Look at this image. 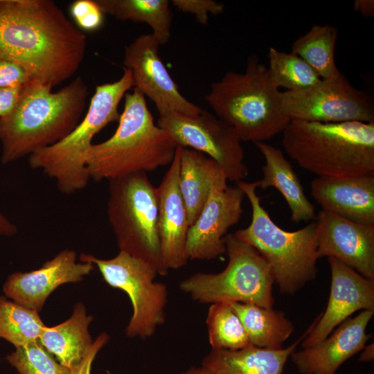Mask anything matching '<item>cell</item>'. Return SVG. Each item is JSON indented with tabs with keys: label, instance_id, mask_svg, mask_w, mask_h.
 <instances>
[{
	"label": "cell",
	"instance_id": "1",
	"mask_svg": "<svg viewBox=\"0 0 374 374\" xmlns=\"http://www.w3.org/2000/svg\"><path fill=\"white\" fill-rule=\"evenodd\" d=\"M84 35L51 0H0V58L51 88L71 78L86 53Z\"/></svg>",
	"mask_w": 374,
	"mask_h": 374
},
{
	"label": "cell",
	"instance_id": "20",
	"mask_svg": "<svg viewBox=\"0 0 374 374\" xmlns=\"http://www.w3.org/2000/svg\"><path fill=\"white\" fill-rule=\"evenodd\" d=\"M310 189L321 210L352 222L374 225V175L317 177Z\"/></svg>",
	"mask_w": 374,
	"mask_h": 374
},
{
	"label": "cell",
	"instance_id": "30",
	"mask_svg": "<svg viewBox=\"0 0 374 374\" xmlns=\"http://www.w3.org/2000/svg\"><path fill=\"white\" fill-rule=\"evenodd\" d=\"M268 59L269 77L279 89L301 90L317 85L322 80L305 61L292 52L287 53L270 47Z\"/></svg>",
	"mask_w": 374,
	"mask_h": 374
},
{
	"label": "cell",
	"instance_id": "13",
	"mask_svg": "<svg viewBox=\"0 0 374 374\" xmlns=\"http://www.w3.org/2000/svg\"><path fill=\"white\" fill-rule=\"evenodd\" d=\"M160 44L151 34H143L125 47L123 64L132 75L134 84L155 105L159 114L177 112L195 116L204 109L179 91L162 62Z\"/></svg>",
	"mask_w": 374,
	"mask_h": 374
},
{
	"label": "cell",
	"instance_id": "10",
	"mask_svg": "<svg viewBox=\"0 0 374 374\" xmlns=\"http://www.w3.org/2000/svg\"><path fill=\"white\" fill-rule=\"evenodd\" d=\"M80 260L96 265L109 285L129 296L132 315L125 330L128 337L149 338L165 323L168 289L154 280L158 274L148 263L121 251L110 259L82 253Z\"/></svg>",
	"mask_w": 374,
	"mask_h": 374
},
{
	"label": "cell",
	"instance_id": "38",
	"mask_svg": "<svg viewBox=\"0 0 374 374\" xmlns=\"http://www.w3.org/2000/svg\"><path fill=\"white\" fill-rule=\"evenodd\" d=\"M17 231V226L0 211V236H13Z\"/></svg>",
	"mask_w": 374,
	"mask_h": 374
},
{
	"label": "cell",
	"instance_id": "35",
	"mask_svg": "<svg viewBox=\"0 0 374 374\" xmlns=\"http://www.w3.org/2000/svg\"><path fill=\"white\" fill-rule=\"evenodd\" d=\"M109 339V336L106 332L100 334L82 362L71 369V374H91V365L96 355Z\"/></svg>",
	"mask_w": 374,
	"mask_h": 374
},
{
	"label": "cell",
	"instance_id": "40",
	"mask_svg": "<svg viewBox=\"0 0 374 374\" xmlns=\"http://www.w3.org/2000/svg\"><path fill=\"white\" fill-rule=\"evenodd\" d=\"M181 374H217L211 370L201 366L199 367L193 366L183 372Z\"/></svg>",
	"mask_w": 374,
	"mask_h": 374
},
{
	"label": "cell",
	"instance_id": "19",
	"mask_svg": "<svg viewBox=\"0 0 374 374\" xmlns=\"http://www.w3.org/2000/svg\"><path fill=\"white\" fill-rule=\"evenodd\" d=\"M181 146L164 175L158 193V229L163 262L169 269L186 265V242L189 229L186 208L179 186Z\"/></svg>",
	"mask_w": 374,
	"mask_h": 374
},
{
	"label": "cell",
	"instance_id": "26",
	"mask_svg": "<svg viewBox=\"0 0 374 374\" xmlns=\"http://www.w3.org/2000/svg\"><path fill=\"white\" fill-rule=\"evenodd\" d=\"M105 14L121 21L143 22L152 30L160 45L171 35L172 12L168 0H96Z\"/></svg>",
	"mask_w": 374,
	"mask_h": 374
},
{
	"label": "cell",
	"instance_id": "29",
	"mask_svg": "<svg viewBox=\"0 0 374 374\" xmlns=\"http://www.w3.org/2000/svg\"><path fill=\"white\" fill-rule=\"evenodd\" d=\"M206 325L212 349L237 350L252 346L229 303H212L208 308Z\"/></svg>",
	"mask_w": 374,
	"mask_h": 374
},
{
	"label": "cell",
	"instance_id": "6",
	"mask_svg": "<svg viewBox=\"0 0 374 374\" xmlns=\"http://www.w3.org/2000/svg\"><path fill=\"white\" fill-rule=\"evenodd\" d=\"M134 87L132 73L125 68L118 80L96 86L78 125L59 142L30 155V167L53 179L62 194L72 195L87 187L90 177L86 157L92 140L109 123L119 121V103Z\"/></svg>",
	"mask_w": 374,
	"mask_h": 374
},
{
	"label": "cell",
	"instance_id": "5",
	"mask_svg": "<svg viewBox=\"0 0 374 374\" xmlns=\"http://www.w3.org/2000/svg\"><path fill=\"white\" fill-rule=\"evenodd\" d=\"M281 94L268 68L253 55L244 72L228 71L212 83L205 100L241 141L255 143L283 132L290 122L281 109Z\"/></svg>",
	"mask_w": 374,
	"mask_h": 374
},
{
	"label": "cell",
	"instance_id": "16",
	"mask_svg": "<svg viewBox=\"0 0 374 374\" xmlns=\"http://www.w3.org/2000/svg\"><path fill=\"white\" fill-rule=\"evenodd\" d=\"M319 258H335L374 280V225L321 210L316 217Z\"/></svg>",
	"mask_w": 374,
	"mask_h": 374
},
{
	"label": "cell",
	"instance_id": "23",
	"mask_svg": "<svg viewBox=\"0 0 374 374\" xmlns=\"http://www.w3.org/2000/svg\"><path fill=\"white\" fill-rule=\"evenodd\" d=\"M92 317L81 303L74 306L69 319L53 326H45L39 337L42 345L62 365L71 369L79 364L93 341L89 332Z\"/></svg>",
	"mask_w": 374,
	"mask_h": 374
},
{
	"label": "cell",
	"instance_id": "31",
	"mask_svg": "<svg viewBox=\"0 0 374 374\" xmlns=\"http://www.w3.org/2000/svg\"><path fill=\"white\" fill-rule=\"evenodd\" d=\"M6 359L19 374H71V369L59 363L39 339L15 348Z\"/></svg>",
	"mask_w": 374,
	"mask_h": 374
},
{
	"label": "cell",
	"instance_id": "14",
	"mask_svg": "<svg viewBox=\"0 0 374 374\" xmlns=\"http://www.w3.org/2000/svg\"><path fill=\"white\" fill-rule=\"evenodd\" d=\"M224 176L216 180L199 216L189 227L186 242L188 260H213L226 253L224 237L242 213L245 195L231 187Z\"/></svg>",
	"mask_w": 374,
	"mask_h": 374
},
{
	"label": "cell",
	"instance_id": "17",
	"mask_svg": "<svg viewBox=\"0 0 374 374\" xmlns=\"http://www.w3.org/2000/svg\"><path fill=\"white\" fill-rule=\"evenodd\" d=\"M93 269V264L78 262L76 253L65 249L37 269L11 274L3 285V291L8 299L39 312L56 288L81 281Z\"/></svg>",
	"mask_w": 374,
	"mask_h": 374
},
{
	"label": "cell",
	"instance_id": "4",
	"mask_svg": "<svg viewBox=\"0 0 374 374\" xmlns=\"http://www.w3.org/2000/svg\"><path fill=\"white\" fill-rule=\"evenodd\" d=\"M282 143L301 168L317 177L374 175V122L291 120Z\"/></svg>",
	"mask_w": 374,
	"mask_h": 374
},
{
	"label": "cell",
	"instance_id": "24",
	"mask_svg": "<svg viewBox=\"0 0 374 374\" xmlns=\"http://www.w3.org/2000/svg\"><path fill=\"white\" fill-rule=\"evenodd\" d=\"M224 176L223 170L213 159L181 147L179 186L190 226L201 213L213 183Z\"/></svg>",
	"mask_w": 374,
	"mask_h": 374
},
{
	"label": "cell",
	"instance_id": "15",
	"mask_svg": "<svg viewBox=\"0 0 374 374\" xmlns=\"http://www.w3.org/2000/svg\"><path fill=\"white\" fill-rule=\"evenodd\" d=\"M328 261L331 273L328 302L325 311L308 328L301 342L303 348L323 340L355 312L374 311V280L335 258H328Z\"/></svg>",
	"mask_w": 374,
	"mask_h": 374
},
{
	"label": "cell",
	"instance_id": "12",
	"mask_svg": "<svg viewBox=\"0 0 374 374\" xmlns=\"http://www.w3.org/2000/svg\"><path fill=\"white\" fill-rule=\"evenodd\" d=\"M157 125L168 132L178 146L213 159L228 181L238 183L248 175L242 141L235 130L215 115L205 110L195 116L168 112L159 114Z\"/></svg>",
	"mask_w": 374,
	"mask_h": 374
},
{
	"label": "cell",
	"instance_id": "8",
	"mask_svg": "<svg viewBox=\"0 0 374 374\" xmlns=\"http://www.w3.org/2000/svg\"><path fill=\"white\" fill-rule=\"evenodd\" d=\"M107 217L118 249L168 274L158 229V193L146 175L137 172L109 180Z\"/></svg>",
	"mask_w": 374,
	"mask_h": 374
},
{
	"label": "cell",
	"instance_id": "39",
	"mask_svg": "<svg viewBox=\"0 0 374 374\" xmlns=\"http://www.w3.org/2000/svg\"><path fill=\"white\" fill-rule=\"evenodd\" d=\"M362 350L363 352L359 357L360 362H370L373 359L374 349L373 343L368 346H365Z\"/></svg>",
	"mask_w": 374,
	"mask_h": 374
},
{
	"label": "cell",
	"instance_id": "2",
	"mask_svg": "<svg viewBox=\"0 0 374 374\" xmlns=\"http://www.w3.org/2000/svg\"><path fill=\"white\" fill-rule=\"evenodd\" d=\"M37 81L24 86L11 112L0 118L1 161L6 165L65 138L83 118L88 87L77 76L56 91Z\"/></svg>",
	"mask_w": 374,
	"mask_h": 374
},
{
	"label": "cell",
	"instance_id": "21",
	"mask_svg": "<svg viewBox=\"0 0 374 374\" xmlns=\"http://www.w3.org/2000/svg\"><path fill=\"white\" fill-rule=\"evenodd\" d=\"M255 144L265 159L262 178L255 181L257 188L277 189L291 211L293 222L316 220L314 206L306 197L299 178L281 150L265 142Z\"/></svg>",
	"mask_w": 374,
	"mask_h": 374
},
{
	"label": "cell",
	"instance_id": "18",
	"mask_svg": "<svg viewBox=\"0 0 374 374\" xmlns=\"http://www.w3.org/2000/svg\"><path fill=\"white\" fill-rule=\"evenodd\" d=\"M374 311L362 310L337 326L318 344L295 350L290 358L301 374H335L347 359L362 351L370 339L367 326Z\"/></svg>",
	"mask_w": 374,
	"mask_h": 374
},
{
	"label": "cell",
	"instance_id": "37",
	"mask_svg": "<svg viewBox=\"0 0 374 374\" xmlns=\"http://www.w3.org/2000/svg\"><path fill=\"white\" fill-rule=\"evenodd\" d=\"M353 8L364 17H373L374 16L373 0H355Z\"/></svg>",
	"mask_w": 374,
	"mask_h": 374
},
{
	"label": "cell",
	"instance_id": "22",
	"mask_svg": "<svg viewBox=\"0 0 374 374\" xmlns=\"http://www.w3.org/2000/svg\"><path fill=\"white\" fill-rule=\"evenodd\" d=\"M308 332V328L290 346L279 350L254 346L237 350L211 349L202 366L217 374H283L287 361Z\"/></svg>",
	"mask_w": 374,
	"mask_h": 374
},
{
	"label": "cell",
	"instance_id": "3",
	"mask_svg": "<svg viewBox=\"0 0 374 374\" xmlns=\"http://www.w3.org/2000/svg\"><path fill=\"white\" fill-rule=\"evenodd\" d=\"M124 98L114 134L105 141L93 143L87 151V168L95 181L154 171L170 165L174 159L178 145L154 123L144 95L134 87Z\"/></svg>",
	"mask_w": 374,
	"mask_h": 374
},
{
	"label": "cell",
	"instance_id": "36",
	"mask_svg": "<svg viewBox=\"0 0 374 374\" xmlns=\"http://www.w3.org/2000/svg\"><path fill=\"white\" fill-rule=\"evenodd\" d=\"M22 88L0 89V118L8 115L11 112Z\"/></svg>",
	"mask_w": 374,
	"mask_h": 374
},
{
	"label": "cell",
	"instance_id": "7",
	"mask_svg": "<svg viewBox=\"0 0 374 374\" xmlns=\"http://www.w3.org/2000/svg\"><path fill=\"white\" fill-rule=\"evenodd\" d=\"M251 206V221L234 235L253 247L269 265L282 294L293 295L317 275L316 223L294 231L279 227L262 206L254 182L237 183Z\"/></svg>",
	"mask_w": 374,
	"mask_h": 374
},
{
	"label": "cell",
	"instance_id": "32",
	"mask_svg": "<svg viewBox=\"0 0 374 374\" xmlns=\"http://www.w3.org/2000/svg\"><path fill=\"white\" fill-rule=\"evenodd\" d=\"M69 11L75 24L84 30H96L103 24L105 15L96 0L74 1Z\"/></svg>",
	"mask_w": 374,
	"mask_h": 374
},
{
	"label": "cell",
	"instance_id": "11",
	"mask_svg": "<svg viewBox=\"0 0 374 374\" xmlns=\"http://www.w3.org/2000/svg\"><path fill=\"white\" fill-rule=\"evenodd\" d=\"M281 109L291 120L335 123L374 122V103L340 71L317 85L281 94Z\"/></svg>",
	"mask_w": 374,
	"mask_h": 374
},
{
	"label": "cell",
	"instance_id": "28",
	"mask_svg": "<svg viewBox=\"0 0 374 374\" xmlns=\"http://www.w3.org/2000/svg\"><path fill=\"white\" fill-rule=\"evenodd\" d=\"M45 326L38 312L0 296V338L15 348L39 339Z\"/></svg>",
	"mask_w": 374,
	"mask_h": 374
},
{
	"label": "cell",
	"instance_id": "9",
	"mask_svg": "<svg viewBox=\"0 0 374 374\" xmlns=\"http://www.w3.org/2000/svg\"><path fill=\"white\" fill-rule=\"evenodd\" d=\"M229 262L220 273H196L179 289L201 303H243L266 308L274 305L271 269L264 258L234 233L224 237Z\"/></svg>",
	"mask_w": 374,
	"mask_h": 374
},
{
	"label": "cell",
	"instance_id": "27",
	"mask_svg": "<svg viewBox=\"0 0 374 374\" xmlns=\"http://www.w3.org/2000/svg\"><path fill=\"white\" fill-rule=\"evenodd\" d=\"M337 38L335 26L314 24L293 42L291 52L305 61L321 79H327L339 72L335 60Z\"/></svg>",
	"mask_w": 374,
	"mask_h": 374
},
{
	"label": "cell",
	"instance_id": "33",
	"mask_svg": "<svg viewBox=\"0 0 374 374\" xmlns=\"http://www.w3.org/2000/svg\"><path fill=\"white\" fill-rule=\"evenodd\" d=\"M172 4L178 10L194 15L197 21L206 25L210 15H217L224 12L222 3L212 0H172Z\"/></svg>",
	"mask_w": 374,
	"mask_h": 374
},
{
	"label": "cell",
	"instance_id": "25",
	"mask_svg": "<svg viewBox=\"0 0 374 374\" xmlns=\"http://www.w3.org/2000/svg\"><path fill=\"white\" fill-rule=\"evenodd\" d=\"M239 317L252 346L269 349L283 348L294 330L292 322L281 310L255 304L231 303Z\"/></svg>",
	"mask_w": 374,
	"mask_h": 374
},
{
	"label": "cell",
	"instance_id": "34",
	"mask_svg": "<svg viewBox=\"0 0 374 374\" xmlns=\"http://www.w3.org/2000/svg\"><path fill=\"white\" fill-rule=\"evenodd\" d=\"M32 81L28 71L19 64L0 58V89L22 88Z\"/></svg>",
	"mask_w": 374,
	"mask_h": 374
}]
</instances>
